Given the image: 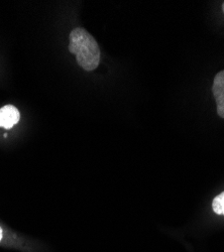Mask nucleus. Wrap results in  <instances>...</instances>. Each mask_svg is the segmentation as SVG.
<instances>
[{"label":"nucleus","mask_w":224,"mask_h":252,"mask_svg":"<svg viewBox=\"0 0 224 252\" xmlns=\"http://www.w3.org/2000/svg\"><path fill=\"white\" fill-rule=\"evenodd\" d=\"M69 51L85 71L95 70L100 63V49L95 38L84 29L77 28L70 33Z\"/></svg>","instance_id":"f257e3e1"},{"label":"nucleus","mask_w":224,"mask_h":252,"mask_svg":"<svg viewBox=\"0 0 224 252\" xmlns=\"http://www.w3.org/2000/svg\"><path fill=\"white\" fill-rule=\"evenodd\" d=\"M212 92L217 105V113L221 118H224V70L215 76Z\"/></svg>","instance_id":"f03ea898"},{"label":"nucleus","mask_w":224,"mask_h":252,"mask_svg":"<svg viewBox=\"0 0 224 252\" xmlns=\"http://www.w3.org/2000/svg\"><path fill=\"white\" fill-rule=\"evenodd\" d=\"M19 119V111L12 105H6V106L0 108V127L9 129L13 127Z\"/></svg>","instance_id":"7ed1b4c3"},{"label":"nucleus","mask_w":224,"mask_h":252,"mask_svg":"<svg viewBox=\"0 0 224 252\" xmlns=\"http://www.w3.org/2000/svg\"><path fill=\"white\" fill-rule=\"evenodd\" d=\"M212 209L217 215H224V192L214 198Z\"/></svg>","instance_id":"20e7f679"},{"label":"nucleus","mask_w":224,"mask_h":252,"mask_svg":"<svg viewBox=\"0 0 224 252\" xmlns=\"http://www.w3.org/2000/svg\"><path fill=\"white\" fill-rule=\"evenodd\" d=\"M1 239H2V229L0 228V241H1Z\"/></svg>","instance_id":"39448f33"},{"label":"nucleus","mask_w":224,"mask_h":252,"mask_svg":"<svg viewBox=\"0 0 224 252\" xmlns=\"http://www.w3.org/2000/svg\"><path fill=\"white\" fill-rule=\"evenodd\" d=\"M222 8H223V11H224V3H223V6H222Z\"/></svg>","instance_id":"423d86ee"}]
</instances>
